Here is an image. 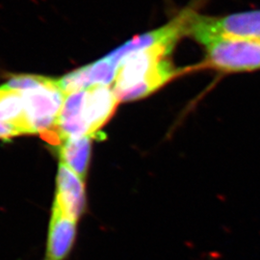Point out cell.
Listing matches in <instances>:
<instances>
[{"instance_id":"cell-3","label":"cell","mask_w":260,"mask_h":260,"mask_svg":"<svg viewBox=\"0 0 260 260\" xmlns=\"http://www.w3.org/2000/svg\"><path fill=\"white\" fill-rule=\"evenodd\" d=\"M23 99L25 118L30 134L42 137L55 129L66 95L58 86V80L25 91H19Z\"/></svg>"},{"instance_id":"cell-2","label":"cell","mask_w":260,"mask_h":260,"mask_svg":"<svg viewBox=\"0 0 260 260\" xmlns=\"http://www.w3.org/2000/svg\"><path fill=\"white\" fill-rule=\"evenodd\" d=\"M209 66L224 73L260 69V39L214 37L201 42Z\"/></svg>"},{"instance_id":"cell-4","label":"cell","mask_w":260,"mask_h":260,"mask_svg":"<svg viewBox=\"0 0 260 260\" xmlns=\"http://www.w3.org/2000/svg\"><path fill=\"white\" fill-rule=\"evenodd\" d=\"M188 34L201 43L208 38L260 39V11L208 17L195 13L190 20Z\"/></svg>"},{"instance_id":"cell-1","label":"cell","mask_w":260,"mask_h":260,"mask_svg":"<svg viewBox=\"0 0 260 260\" xmlns=\"http://www.w3.org/2000/svg\"><path fill=\"white\" fill-rule=\"evenodd\" d=\"M176 43L161 44L127 56L119 66L114 92L120 102L148 96L170 81L177 71L169 59Z\"/></svg>"},{"instance_id":"cell-9","label":"cell","mask_w":260,"mask_h":260,"mask_svg":"<svg viewBox=\"0 0 260 260\" xmlns=\"http://www.w3.org/2000/svg\"><path fill=\"white\" fill-rule=\"evenodd\" d=\"M93 137L91 135H86L79 138L66 140L58 148L61 162L65 163L83 180L87 176Z\"/></svg>"},{"instance_id":"cell-5","label":"cell","mask_w":260,"mask_h":260,"mask_svg":"<svg viewBox=\"0 0 260 260\" xmlns=\"http://www.w3.org/2000/svg\"><path fill=\"white\" fill-rule=\"evenodd\" d=\"M194 14L195 12L193 10L182 11L177 18L171 20L166 25L131 39L121 47L109 52L105 57L119 69L121 62L132 53L161 44L177 43L183 34L188 33L189 23Z\"/></svg>"},{"instance_id":"cell-12","label":"cell","mask_w":260,"mask_h":260,"mask_svg":"<svg viewBox=\"0 0 260 260\" xmlns=\"http://www.w3.org/2000/svg\"><path fill=\"white\" fill-rule=\"evenodd\" d=\"M52 80L50 77L36 75H17L11 76L2 87L15 91H25L41 85L48 83Z\"/></svg>"},{"instance_id":"cell-10","label":"cell","mask_w":260,"mask_h":260,"mask_svg":"<svg viewBox=\"0 0 260 260\" xmlns=\"http://www.w3.org/2000/svg\"><path fill=\"white\" fill-rule=\"evenodd\" d=\"M0 123L13 125L21 134H30L23 99L19 91L0 87Z\"/></svg>"},{"instance_id":"cell-7","label":"cell","mask_w":260,"mask_h":260,"mask_svg":"<svg viewBox=\"0 0 260 260\" xmlns=\"http://www.w3.org/2000/svg\"><path fill=\"white\" fill-rule=\"evenodd\" d=\"M55 202L62 211L78 221L86 206L84 180L73 170L60 162L56 181Z\"/></svg>"},{"instance_id":"cell-11","label":"cell","mask_w":260,"mask_h":260,"mask_svg":"<svg viewBox=\"0 0 260 260\" xmlns=\"http://www.w3.org/2000/svg\"><path fill=\"white\" fill-rule=\"evenodd\" d=\"M87 70L92 86L98 84L109 86L115 81L118 73V68L106 57H103L93 64L87 65Z\"/></svg>"},{"instance_id":"cell-8","label":"cell","mask_w":260,"mask_h":260,"mask_svg":"<svg viewBox=\"0 0 260 260\" xmlns=\"http://www.w3.org/2000/svg\"><path fill=\"white\" fill-rule=\"evenodd\" d=\"M120 103L117 94L107 85H93L85 92L83 119L89 126L90 135L94 136L98 130L110 120Z\"/></svg>"},{"instance_id":"cell-6","label":"cell","mask_w":260,"mask_h":260,"mask_svg":"<svg viewBox=\"0 0 260 260\" xmlns=\"http://www.w3.org/2000/svg\"><path fill=\"white\" fill-rule=\"evenodd\" d=\"M77 221L66 215L54 202L44 260H67L74 248Z\"/></svg>"}]
</instances>
